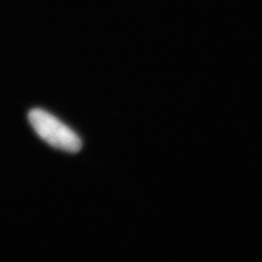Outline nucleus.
Returning a JSON list of instances; mask_svg holds the SVG:
<instances>
[{"label":"nucleus","mask_w":262,"mask_h":262,"mask_svg":"<svg viewBox=\"0 0 262 262\" xmlns=\"http://www.w3.org/2000/svg\"><path fill=\"white\" fill-rule=\"evenodd\" d=\"M28 120L38 135L52 147L71 154L82 149L80 137L52 114L35 108L28 114Z\"/></svg>","instance_id":"f257e3e1"}]
</instances>
